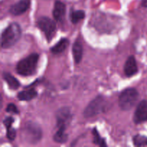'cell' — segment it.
I'll return each mask as SVG.
<instances>
[{
    "label": "cell",
    "mask_w": 147,
    "mask_h": 147,
    "mask_svg": "<svg viewBox=\"0 0 147 147\" xmlns=\"http://www.w3.org/2000/svg\"><path fill=\"white\" fill-rule=\"evenodd\" d=\"M37 92L34 89H30V90H23L20 92L17 95V98L19 100H24V101H30L34 98L37 97Z\"/></svg>",
    "instance_id": "13"
},
{
    "label": "cell",
    "mask_w": 147,
    "mask_h": 147,
    "mask_svg": "<svg viewBox=\"0 0 147 147\" xmlns=\"http://www.w3.org/2000/svg\"><path fill=\"white\" fill-rule=\"evenodd\" d=\"M37 27L44 32L47 41H50L53 38L57 30L55 22L46 17H41L37 20Z\"/></svg>",
    "instance_id": "6"
},
{
    "label": "cell",
    "mask_w": 147,
    "mask_h": 147,
    "mask_svg": "<svg viewBox=\"0 0 147 147\" xmlns=\"http://www.w3.org/2000/svg\"><path fill=\"white\" fill-rule=\"evenodd\" d=\"M3 78L7 82L10 88L12 89V90H17V89H18L20 88V82L14 76L9 74V73H4V74H3Z\"/></svg>",
    "instance_id": "15"
},
{
    "label": "cell",
    "mask_w": 147,
    "mask_h": 147,
    "mask_svg": "<svg viewBox=\"0 0 147 147\" xmlns=\"http://www.w3.org/2000/svg\"><path fill=\"white\" fill-rule=\"evenodd\" d=\"M72 119V114L70 110L67 107H63L59 109L56 113L57 128L66 129L70 123Z\"/></svg>",
    "instance_id": "7"
},
{
    "label": "cell",
    "mask_w": 147,
    "mask_h": 147,
    "mask_svg": "<svg viewBox=\"0 0 147 147\" xmlns=\"http://www.w3.org/2000/svg\"><path fill=\"white\" fill-rule=\"evenodd\" d=\"M134 144L136 146H147V136L142 135H136L133 138Z\"/></svg>",
    "instance_id": "18"
},
{
    "label": "cell",
    "mask_w": 147,
    "mask_h": 147,
    "mask_svg": "<svg viewBox=\"0 0 147 147\" xmlns=\"http://www.w3.org/2000/svg\"><path fill=\"white\" fill-rule=\"evenodd\" d=\"M65 129L64 128H58V130L56 131L53 136V139L55 142L60 144L65 143L68 139V136L65 133Z\"/></svg>",
    "instance_id": "16"
},
{
    "label": "cell",
    "mask_w": 147,
    "mask_h": 147,
    "mask_svg": "<svg viewBox=\"0 0 147 147\" xmlns=\"http://www.w3.org/2000/svg\"><path fill=\"white\" fill-rule=\"evenodd\" d=\"M30 4H31V0H20L11 6L9 12L13 15H21L28 10L30 7Z\"/></svg>",
    "instance_id": "9"
},
{
    "label": "cell",
    "mask_w": 147,
    "mask_h": 147,
    "mask_svg": "<svg viewBox=\"0 0 147 147\" xmlns=\"http://www.w3.org/2000/svg\"><path fill=\"white\" fill-rule=\"evenodd\" d=\"M134 121L136 124L147 121V100H144L138 104L134 115Z\"/></svg>",
    "instance_id": "8"
},
{
    "label": "cell",
    "mask_w": 147,
    "mask_h": 147,
    "mask_svg": "<svg viewBox=\"0 0 147 147\" xmlns=\"http://www.w3.org/2000/svg\"><path fill=\"white\" fill-rule=\"evenodd\" d=\"M14 119L12 117H7L5 118V119L3 121V123H4V126L7 129L11 127V124L14 123Z\"/></svg>",
    "instance_id": "22"
},
{
    "label": "cell",
    "mask_w": 147,
    "mask_h": 147,
    "mask_svg": "<svg viewBox=\"0 0 147 147\" xmlns=\"http://www.w3.org/2000/svg\"><path fill=\"white\" fill-rule=\"evenodd\" d=\"M83 49L82 43L79 40H76L73 45V55L75 63L78 64L80 63L83 57Z\"/></svg>",
    "instance_id": "12"
},
{
    "label": "cell",
    "mask_w": 147,
    "mask_h": 147,
    "mask_svg": "<svg viewBox=\"0 0 147 147\" xmlns=\"http://www.w3.org/2000/svg\"><path fill=\"white\" fill-rule=\"evenodd\" d=\"M69 45V40L66 38H62L59 42H57L53 47H51V52L53 54H60L65 51Z\"/></svg>",
    "instance_id": "14"
},
{
    "label": "cell",
    "mask_w": 147,
    "mask_h": 147,
    "mask_svg": "<svg viewBox=\"0 0 147 147\" xmlns=\"http://www.w3.org/2000/svg\"><path fill=\"white\" fill-rule=\"evenodd\" d=\"M139 98V93L135 88H126L119 96V104L123 111H129L136 105Z\"/></svg>",
    "instance_id": "4"
},
{
    "label": "cell",
    "mask_w": 147,
    "mask_h": 147,
    "mask_svg": "<svg viewBox=\"0 0 147 147\" xmlns=\"http://www.w3.org/2000/svg\"><path fill=\"white\" fill-rule=\"evenodd\" d=\"M124 73L127 77H131L138 73V66L136 59L133 55L129 57L124 65Z\"/></svg>",
    "instance_id": "10"
},
{
    "label": "cell",
    "mask_w": 147,
    "mask_h": 147,
    "mask_svg": "<svg viewBox=\"0 0 147 147\" xmlns=\"http://www.w3.org/2000/svg\"><path fill=\"white\" fill-rule=\"evenodd\" d=\"M22 35L21 27L16 22L11 23L3 31L1 37V46L7 49L12 47L20 40Z\"/></svg>",
    "instance_id": "1"
},
{
    "label": "cell",
    "mask_w": 147,
    "mask_h": 147,
    "mask_svg": "<svg viewBox=\"0 0 147 147\" xmlns=\"http://www.w3.org/2000/svg\"><path fill=\"white\" fill-rule=\"evenodd\" d=\"M86 14L85 11L83 10H76V11H73L70 13V20L73 24H76L80 20L84 19Z\"/></svg>",
    "instance_id": "17"
},
{
    "label": "cell",
    "mask_w": 147,
    "mask_h": 147,
    "mask_svg": "<svg viewBox=\"0 0 147 147\" xmlns=\"http://www.w3.org/2000/svg\"><path fill=\"white\" fill-rule=\"evenodd\" d=\"M16 135H17V132H16L15 129H13L12 127H10L7 129V139L9 141L14 140L16 138Z\"/></svg>",
    "instance_id": "21"
},
{
    "label": "cell",
    "mask_w": 147,
    "mask_h": 147,
    "mask_svg": "<svg viewBox=\"0 0 147 147\" xmlns=\"http://www.w3.org/2000/svg\"><path fill=\"white\" fill-rule=\"evenodd\" d=\"M93 136H94V138H93V143L100 146H107L105 140L100 137V135H99V133L98 132V131L96 130V129H94V130L93 131Z\"/></svg>",
    "instance_id": "19"
},
{
    "label": "cell",
    "mask_w": 147,
    "mask_h": 147,
    "mask_svg": "<svg viewBox=\"0 0 147 147\" xmlns=\"http://www.w3.org/2000/svg\"><path fill=\"white\" fill-rule=\"evenodd\" d=\"M142 5H143L144 7H147V0H143V1H142Z\"/></svg>",
    "instance_id": "23"
},
{
    "label": "cell",
    "mask_w": 147,
    "mask_h": 147,
    "mask_svg": "<svg viewBox=\"0 0 147 147\" xmlns=\"http://www.w3.org/2000/svg\"><path fill=\"white\" fill-rule=\"evenodd\" d=\"M22 137L30 144H37L42 139V130L35 123L29 121L22 129Z\"/></svg>",
    "instance_id": "3"
},
{
    "label": "cell",
    "mask_w": 147,
    "mask_h": 147,
    "mask_svg": "<svg viewBox=\"0 0 147 147\" xmlns=\"http://www.w3.org/2000/svg\"><path fill=\"white\" fill-rule=\"evenodd\" d=\"M66 12L65 4L60 1H56L55 2L54 9L53 11V17L56 21L62 22L64 19Z\"/></svg>",
    "instance_id": "11"
},
{
    "label": "cell",
    "mask_w": 147,
    "mask_h": 147,
    "mask_svg": "<svg viewBox=\"0 0 147 147\" xmlns=\"http://www.w3.org/2000/svg\"><path fill=\"white\" fill-rule=\"evenodd\" d=\"M106 101L103 96H97L85 109L83 115L86 118L93 117L102 113L106 108Z\"/></svg>",
    "instance_id": "5"
},
{
    "label": "cell",
    "mask_w": 147,
    "mask_h": 147,
    "mask_svg": "<svg viewBox=\"0 0 147 147\" xmlns=\"http://www.w3.org/2000/svg\"><path fill=\"white\" fill-rule=\"evenodd\" d=\"M39 60V55L32 53L25 58L20 60L17 65V73L22 76H30L34 75L37 70Z\"/></svg>",
    "instance_id": "2"
},
{
    "label": "cell",
    "mask_w": 147,
    "mask_h": 147,
    "mask_svg": "<svg viewBox=\"0 0 147 147\" xmlns=\"http://www.w3.org/2000/svg\"><path fill=\"white\" fill-rule=\"evenodd\" d=\"M6 111H7V113H13V114H19V113H20L18 109H17V106H16L14 103H9V104L7 105V109H6Z\"/></svg>",
    "instance_id": "20"
}]
</instances>
